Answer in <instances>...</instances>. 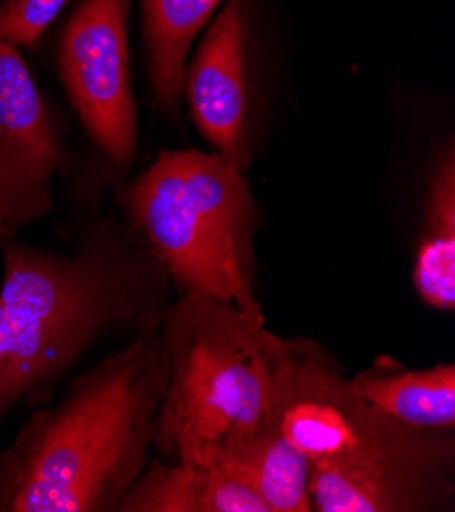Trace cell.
<instances>
[{"mask_svg":"<svg viewBox=\"0 0 455 512\" xmlns=\"http://www.w3.org/2000/svg\"><path fill=\"white\" fill-rule=\"evenodd\" d=\"M0 425L35 406L100 343L158 327L174 286L129 227L100 223L74 251L0 235Z\"/></svg>","mask_w":455,"mask_h":512,"instance_id":"1","label":"cell"},{"mask_svg":"<svg viewBox=\"0 0 455 512\" xmlns=\"http://www.w3.org/2000/svg\"><path fill=\"white\" fill-rule=\"evenodd\" d=\"M272 427L309 457L313 512L455 510V429L386 415L315 339L274 333Z\"/></svg>","mask_w":455,"mask_h":512,"instance_id":"2","label":"cell"},{"mask_svg":"<svg viewBox=\"0 0 455 512\" xmlns=\"http://www.w3.org/2000/svg\"><path fill=\"white\" fill-rule=\"evenodd\" d=\"M166 384L158 327L74 378L0 453V512H117L151 459Z\"/></svg>","mask_w":455,"mask_h":512,"instance_id":"3","label":"cell"},{"mask_svg":"<svg viewBox=\"0 0 455 512\" xmlns=\"http://www.w3.org/2000/svg\"><path fill=\"white\" fill-rule=\"evenodd\" d=\"M131 229L178 294H198L266 321L256 292L262 227L247 176L217 151H162L125 190Z\"/></svg>","mask_w":455,"mask_h":512,"instance_id":"4","label":"cell"},{"mask_svg":"<svg viewBox=\"0 0 455 512\" xmlns=\"http://www.w3.org/2000/svg\"><path fill=\"white\" fill-rule=\"evenodd\" d=\"M168 384L154 447L213 466L233 441L272 427L274 331L237 306L178 294L160 319Z\"/></svg>","mask_w":455,"mask_h":512,"instance_id":"5","label":"cell"},{"mask_svg":"<svg viewBox=\"0 0 455 512\" xmlns=\"http://www.w3.org/2000/svg\"><path fill=\"white\" fill-rule=\"evenodd\" d=\"M129 0H84L60 43V76L94 139L117 164L137 151V109L129 74Z\"/></svg>","mask_w":455,"mask_h":512,"instance_id":"6","label":"cell"},{"mask_svg":"<svg viewBox=\"0 0 455 512\" xmlns=\"http://www.w3.org/2000/svg\"><path fill=\"white\" fill-rule=\"evenodd\" d=\"M60 164L45 96L19 47L0 39V235H17L52 211Z\"/></svg>","mask_w":455,"mask_h":512,"instance_id":"7","label":"cell"},{"mask_svg":"<svg viewBox=\"0 0 455 512\" xmlns=\"http://www.w3.org/2000/svg\"><path fill=\"white\" fill-rule=\"evenodd\" d=\"M247 19V0H227L186 66L184 78L194 125L213 151L243 172L256 151Z\"/></svg>","mask_w":455,"mask_h":512,"instance_id":"8","label":"cell"},{"mask_svg":"<svg viewBox=\"0 0 455 512\" xmlns=\"http://www.w3.org/2000/svg\"><path fill=\"white\" fill-rule=\"evenodd\" d=\"M117 512H270L237 476L188 459H149Z\"/></svg>","mask_w":455,"mask_h":512,"instance_id":"9","label":"cell"},{"mask_svg":"<svg viewBox=\"0 0 455 512\" xmlns=\"http://www.w3.org/2000/svg\"><path fill=\"white\" fill-rule=\"evenodd\" d=\"M364 400L386 415L423 429H455V364L404 368L390 357L349 374Z\"/></svg>","mask_w":455,"mask_h":512,"instance_id":"10","label":"cell"},{"mask_svg":"<svg viewBox=\"0 0 455 512\" xmlns=\"http://www.w3.org/2000/svg\"><path fill=\"white\" fill-rule=\"evenodd\" d=\"M413 288L419 300L439 313H455V149L453 139L433 162L423 225L415 245Z\"/></svg>","mask_w":455,"mask_h":512,"instance_id":"11","label":"cell"},{"mask_svg":"<svg viewBox=\"0 0 455 512\" xmlns=\"http://www.w3.org/2000/svg\"><path fill=\"white\" fill-rule=\"evenodd\" d=\"M213 466L243 480L270 512H313L309 457L274 427L233 441Z\"/></svg>","mask_w":455,"mask_h":512,"instance_id":"12","label":"cell"},{"mask_svg":"<svg viewBox=\"0 0 455 512\" xmlns=\"http://www.w3.org/2000/svg\"><path fill=\"white\" fill-rule=\"evenodd\" d=\"M221 0H145L149 84L156 105L178 115L192 43Z\"/></svg>","mask_w":455,"mask_h":512,"instance_id":"13","label":"cell"},{"mask_svg":"<svg viewBox=\"0 0 455 512\" xmlns=\"http://www.w3.org/2000/svg\"><path fill=\"white\" fill-rule=\"evenodd\" d=\"M68 0H5L0 5V39L17 47L35 45Z\"/></svg>","mask_w":455,"mask_h":512,"instance_id":"14","label":"cell"}]
</instances>
